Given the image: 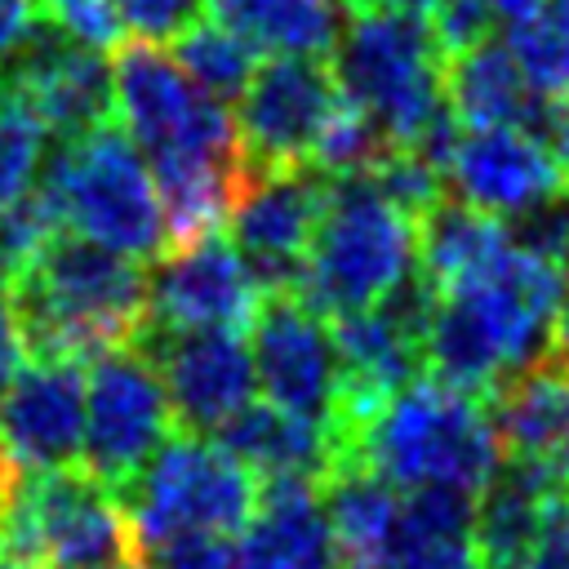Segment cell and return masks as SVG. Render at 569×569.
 Wrapping results in <instances>:
<instances>
[{
	"label": "cell",
	"mask_w": 569,
	"mask_h": 569,
	"mask_svg": "<svg viewBox=\"0 0 569 569\" xmlns=\"http://www.w3.org/2000/svg\"><path fill=\"white\" fill-rule=\"evenodd\" d=\"M40 22H44L40 0H0V67L31 40Z\"/></svg>",
	"instance_id": "d590c367"
},
{
	"label": "cell",
	"mask_w": 569,
	"mask_h": 569,
	"mask_svg": "<svg viewBox=\"0 0 569 569\" xmlns=\"http://www.w3.org/2000/svg\"><path fill=\"white\" fill-rule=\"evenodd\" d=\"M258 480L218 440L178 431L151 462L120 489V507L133 533L138 560L178 533H227L236 538L253 516Z\"/></svg>",
	"instance_id": "ba28073f"
},
{
	"label": "cell",
	"mask_w": 569,
	"mask_h": 569,
	"mask_svg": "<svg viewBox=\"0 0 569 569\" xmlns=\"http://www.w3.org/2000/svg\"><path fill=\"white\" fill-rule=\"evenodd\" d=\"M36 187L67 236L93 240L133 262L160 258L169 244L160 191L124 129L98 124L80 138H67L58 156L44 160Z\"/></svg>",
	"instance_id": "52a82bcc"
},
{
	"label": "cell",
	"mask_w": 569,
	"mask_h": 569,
	"mask_svg": "<svg viewBox=\"0 0 569 569\" xmlns=\"http://www.w3.org/2000/svg\"><path fill=\"white\" fill-rule=\"evenodd\" d=\"M169 391L173 422L191 436L218 431L253 400V356L240 329H200V333H142L138 338Z\"/></svg>",
	"instance_id": "2e32d148"
},
{
	"label": "cell",
	"mask_w": 569,
	"mask_h": 569,
	"mask_svg": "<svg viewBox=\"0 0 569 569\" xmlns=\"http://www.w3.org/2000/svg\"><path fill=\"white\" fill-rule=\"evenodd\" d=\"M9 284H13V262H9V253H4V244H0V298L9 293Z\"/></svg>",
	"instance_id": "60d3db41"
},
{
	"label": "cell",
	"mask_w": 569,
	"mask_h": 569,
	"mask_svg": "<svg viewBox=\"0 0 569 569\" xmlns=\"http://www.w3.org/2000/svg\"><path fill=\"white\" fill-rule=\"evenodd\" d=\"M0 569H13V565H9V560H0Z\"/></svg>",
	"instance_id": "7bdbcfd3"
},
{
	"label": "cell",
	"mask_w": 569,
	"mask_h": 569,
	"mask_svg": "<svg viewBox=\"0 0 569 569\" xmlns=\"http://www.w3.org/2000/svg\"><path fill=\"white\" fill-rule=\"evenodd\" d=\"M502 44L542 102H569V0H542L533 13L516 18Z\"/></svg>",
	"instance_id": "4316f807"
},
{
	"label": "cell",
	"mask_w": 569,
	"mask_h": 569,
	"mask_svg": "<svg viewBox=\"0 0 569 569\" xmlns=\"http://www.w3.org/2000/svg\"><path fill=\"white\" fill-rule=\"evenodd\" d=\"M342 462H356L387 485L453 489L476 498L502 462L489 396L462 391L440 378H413L338 436Z\"/></svg>",
	"instance_id": "7a4b0ae2"
},
{
	"label": "cell",
	"mask_w": 569,
	"mask_h": 569,
	"mask_svg": "<svg viewBox=\"0 0 569 569\" xmlns=\"http://www.w3.org/2000/svg\"><path fill=\"white\" fill-rule=\"evenodd\" d=\"M84 373L76 360H36L0 391V471L80 467Z\"/></svg>",
	"instance_id": "ac0fdd59"
},
{
	"label": "cell",
	"mask_w": 569,
	"mask_h": 569,
	"mask_svg": "<svg viewBox=\"0 0 569 569\" xmlns=\"http://www.w3.org/2000/svg\"><path fill=\"white\" fill-rule=\"evenodd\" d=\"M249 356L253 378L262 387V400L302 413L320 427H338L342 382H338V356L333 333L316 307H307L293 289L262 293L253 320H249Z\"/></svg>",
	"instance_id": "8fae6325"
},
{
	"label": "cell",
	"mask_w": 569,
	"mask_h": 569,
	"mask_svg": "<svg viewBox=\"0 0 569 569\" xmlns=\"http://www.w3.org/2000/svg\"><path fill=\"white\" fill-rule=\"evenodd\" d=\"M236 102V133L249 169H298L311 164L342 93L325 58H267Z\"/></svg>",
	"instance_id": "30bf717a"
},
{
	"label": "cell",
	"mask_w": 569,
	"mask_h": 569,
	"mask_svg": "<svg viewBox=\"0 0 569 569\" xmlns=\"http://www.w3.org/2000/svg\"><path fill=\"white\" fill-rule=\"evenodd\" d=\"M565 493H569L565 471L502 453L498 471L489 476V485L476 493L471 507V542L485 569H516Z\"/></svg>",
	"instance_id": "ffe728a7"
},
{
	"label": "cell",
	"mask_w": 569,
	"mask_h": 569,
	"mask_svg": "<svg viewBox=\"0 0 569 569\" xmlns=\"http://www.w3.org/2000/svg\"><path fill=\"white\" fill-rule=\"evenodd\" d=\"M507 231H511V240L520 249H529V253L547 258L551 267L569 271V187L556 191L551 200H542L538 209L511 218Z\"/></svg>",
	"instance_id": "4dcf8cb0"
},
{
	"label": "cell",
	"mask_w": 569,
	"mask_h": 569,
	"mask_svg": "<svg viewBox=\"0 0 569 569\" xmlns=\"http://www.w3.org/2000/svg\"><path fill=\"white\" fill-rule=\"evenodd\" d=\"M547 356H560L569 360V280L560 289V307H556V325H551V351Z\"/></svg>",
	"instance_id": "74e56055"
},
{
	"label": "cell",
	"mask_w": 569,
	"mask_h": 569,
	"mask_svg": "<svg viewBox=\"0 0 569 569\" xmlns=\"http://www.w3.org/2000/svg\"><path fill=\"white\" fill-rule=\"evenodd\" d=\"M440 182L453 191L458 204L480 209L498 222H511L569 187L556 147L542 133L507 124H458L440 160Z\"/></svg>",
	"instance_id": "5bb4252c"
},
{
	"label": "cell",
	"mask_w": 569,
	"mask_h": 569,
	"mask_svg": "<svg viewBox=\"0 0 569 569\" xmlns=\"http://www.w3.org/2000/svg\"><path fill=\"white\" fill-rule=\"evenodd\" d=\"M427 302H431V289L422 284V276H413V284H405L396 298L338 316L329 325L333 356H338V382H342L333 436H342L356 418H365L373 405H382L387 396H396L405 382L422 373Z\"/></svg>",
	"instance_id": "4fadbf2b"
},
{
	"label": "cell",
	"mask_w": 569,
	"mask_h": 569,
	"mask_svg": "<svg viewBox=\"0 0 569 569\" xmlns=\"http://www.w3.org/2000/svg\"><path fill=\"white\" fill-rule=\"evenodd\" d=\"M476 498L453 489H418L405 498L400 533L378 569H485L471 542Z\"/></svg>",
	"instance_id": "484cf974"
},
{
	"label": "cell",
	"mask_w": 569,
	"mask_h": 569,
	"mask_svg": "<svg viewBox=\"0 0 569 569\" xmlns=\"http://www.w3.org/2000/svg\"><path fill=\"white\" fill-rule=\"evenodd\" d=\"M262 302V284L244 253L222 231H204L187 244H169L147 276V329L142 333H200L244 329Z\"/></svg>",
	"instance_id": "7c38bea8"
},
{
	"label": "cell",
	"mask_w": 569,
	"mask_h": 569,
	"mask_svg": "<svg viewBox=\"0 0 569 569\" xmlns=\"http://www.w3.org/2000/svg\"><path fill=\"white\" fill-rule=\"evenodd\" d=\"M320 498H325L338 569H378L400 533V511H405L400 489L356 462H342L320 480Z\"/></svg>",
	"instance_id": "cb8c5ba5"
},
{
	"label": "cell",
	"mask_w": 569,
	"mask_h": 569,
	"mask_svg": "<svg viewBox=\"0 0 569 569\" xmlns=\"http://www.w3.org/2000/svg\"><path fill=\"white\" fill-rule=\"evenodd\" d=\"M0 560L13 569L138 565L120 493L84 467L0 471Z\"/></svg>",
	"instance_id": "8992f818"
},
{
	"label": "cell",
	"mask_w": 569,
	"mask_h": 569,
	"mask_svg": "<svg viewBox=\"0 0 569 569\" xmlns=\"http://www.w3.org/2000/svg\"><path fill=\"white\" fill-rule=\"evenodd\" d=\"M418 276V218L369 173L329 178L320 222L302 253L293 293L320 316H351L396 298Z\"/></svg>",
	"instance_id": "277c9868"
},
{
	"label": "cell",
	"mask_w": 569,
	"mask_h": 569,
	"mask_svg": "<svg viewBox=\"0 0 569 569\" xmlns=\"http://www.w3.org/2000/svg\"><path fill=\"white\" fill-rule=\"evenodd\" d=\"M551 147H556V156H560V169H565V182H569V102L560 107V116H556V129H551Z\"/></svg>",
	"instance_id": "f35d334b"
},
{
	"label": "cell",
	"mask_w": 569,
	"mask_h": 569,
	"mask_svg": "<svg viewBox=\"0 0 569 569\" xmlns=\"http://www.w3.org/2000/svg\"><path fill=\"white\" fill-rule=\"evenodd\" d=\"M329 53L338 93L373 124L387 151L418 147L445 116V49L427 18L351 0Z\"/></svg>",
	"instance_id": "5b68a950"
},
{
	"label": "cell",
	"mask_w": 569,
	"mask_h": 569,
	"mask_svg": "<svg viewBox=\"0 0 569 569\" xmlns=\"http://www.w3.org/2000/svg\"><path fill=\"white\" fill-rule=\"evenodd\" d=\"M565 271L516 240L480 271L436 289L422 325V369L476 396H493L507 378L551 351Z\"/></svg>",
	"instance_id": "6da1fadb"
},
{
	"label": "cell",
	"mask_w": 569,
	"mask_h": 569,
	"mask_svg": "<svg viewBox=\"0 0 569 569\" xmlns=\"http://www.w3.org/2000/svg\"><path fill=\"white\" fill-rule=\"evenodd\" d=\"M27 347L40 360H93L147 329V271L93 240L58 231L9 284Z\"/></svg>",
	"instance_id": "3957f363"
},
{
	"label": "cell",
	"mask_w": 569,
	"mask_h": 569,
	"mask_svg": "<svg viewBox=\"0 0 569 569\" xmlns=\"http://www.w3.org/2000/svg\"><path fill=\"white\" fill-rule=\"evenodd\" d=\"M369 4H387V9H400V13H413V18H431L440 0H369Z\"/></svg>",
	"instance_id": "ab89813d"
},
{
	"label": "cell",
	"mask_w": 569,
	"mask_h": 569,
	"mask_svg": "<svg viewBox=\"0 0 569 569\" xmlns=\"http://www.w3.org/2000/svg\"><path fill=\"white\" fill-rule=\"evenodd\" d=\"M27 356H31V347H27L22 320H18V311H13L9 293H4L0 298V391L18 378V369L27 365Z\"/></svg>",
	"instance_id": "8d00e7d4"
},
{
	"label": "cell",
	"mask_w": 569,
	"mask_h": 569,
	"mask_svg": "<svg viewBox=\"0 0 569 569\" xmlns=\"http://www.w3.org/2000/svg\"><path fill=\"white\" fill-rule=\"evenodd\" d=\"M516 569H569V493L556 502V511L547 516L538 542L529 547V556Z\"/></svg>",
	"instance_id": "e575fe53"
},
{
	"label": "cell",
	"mask_w": 569,
	"mask_h": 569,
	"mask_svg": "<svg viewBox=\"0 0 569 569\" xmlns=\"http://www.w3.org/2000/svg\"><path fill=\"white\" fill-rule=\"evenodd\" d=\"M538 4L542 0H440L427 22L436 31V44L449 58V53L476 44V40H489L493 27H511L516 18L533 13Z\"/></svg>",
	"instance_id": "f546056e"
},
{
	"label": "cell",
	"mask_w": 569,
	"mask_h": 569,
	"mask_svg": "<svg viewBox=\"0 0 569 569\" xmlns=\"http://www.w3.org/2000/svg\"><path fill=\"white\" fill-rule=\"evenodd\" d=\"M84 569H129V565H84Z\"/></svg>",
	"instance_id": "b9f144b4"
},
{
	"label": "cell",
	"mask_w": 569,
	"mask_h": 569,
	"mask_svg": "<svg viewBox=\"0 0 569 569\" xmlns=\"http://www.w3.org/2000/svg\"><path fill=\"white\" fill-rule=\"evenodd\" d=\"M507 458L542 462L569 476V360L542 356L489 396Z\"/></svg>",
	"instance_id": "603a6c76"
},
{
	"label": "cell",
	"mask_w": 569,
	"mask_h": 569,
	"mask_svg": "<svg viewBox=\"0 0 569 569\" xmlns=\"http://www.w3.org/2000/svg\"><path fill=\"white\" fill-rule=\"evenodd\" d=\"M325 191H329V178L316 173L311 164L244 173L227 209V222H231V244L253 267L262 293L293 289L302 253L325 209Z\"/></svg>",
	"instance_id": "9a60e30c"
},
{
	"label": "cell",
	"mask_w": 569,
	"mask_h": 569,
	"mask_svg": "<svg viewBox=\"0 0 569 569\" xmlns=\"http://www.w3.org/2000/svg\"><path fill=\"white\" fill-rule=\"evenodd\" d=\"M40 13L49 27L89 49H111L120 40V18L111 0H40Z\"/></svg>",
	"instance_id": "1f68e13d"
},
{
	"label": "cell",
	"mask_w": 569,
	"mask_h": 569,
	"mask_svg": "<svg viewBox=\"0 0 569 569\" xmlns=\"http://www.w3.org/2000/svg\"><path fill=\"white\" fill-rule=\"evenodd\" d=\"M236 569H338L316 480L258 485L253 516L236 533Z\"/></svg>",
	"instance_id": "d6986e66"
},
{
	"label": "cell",
	"mask_w": 569,
	"mask_h": 569,
	"mask_svg": "<svg viewBox=\"0 0 569 569\" xmlns=\"http://www.w3.org/2000/svg\"><path fill=\"white\" fill-rule=\"evenodd\" d=\"M169 391L142 342L102 351L89 360L84 378V445L80 467L93 471L116 493L151 462V453L173 436Z\"/></svg>",
	"instance_id": "9c48e42d"
},
{
	"label": "cell",
	"mask_w": 569,
	"mask_h": 569,
	"mask_svg": "<svg viewBox=\"0 0 569 569\" xmlns=\"http://www.w3.org/2000/svg\"><path fill=\"white\" fill-rule=\"evenodd\" d=\"M342 4H351V0H342Z\"/></svg>",
	"instance_id": "ee69618b"
},
{
	"label": "cell",
	"mask_w": 569,
	"mask_h": 569,
	"mask_svg": "<svg viewBox=\"0 0 569 569\" xmlns=\"http://www.w3.org/2000/svg\"><path fill=\"white\" fill-rule=\"evenodd\" d=\"M0 84L13 89L49 133L80 138L111 116V62L58 27L40 22L31 40L0 67Z\"/></svg>",
	"instance_id": "e0dca14e"
},
{
	"label": "cell",
	"mask_w": 569,
	"mask_h": 569,
	"mask_svg": "<svg viewBox=\"0 0 569 569\" xmlns=\"http://www.w3.org/2000/svg\"><path fill=\"white\" fill-rule=\"evenodd\" d=\"M173 58H178V67L209 93V98H218V102H231V98H240V89L249 84V76H253V67H258V53L236 36V31H227L222 22H213V18H196V22H187L178 36H173V49H169Z\"/></svg>",
	"instance_id": "83f0119b"
},
{
	"label": "cell",
	"mask_w": 569,
	"mask_h": 569,
	"mask_svg": "<svg viewBox=\"0 0 569 569\" xmlns=\"http://www.w3.org/2000/svg\"><path fill=\"white\" fill-rule=\"evenodd\" d=\"M151 569H236V538L227 533H178L151 547Z\"/></svg>",
	"instance_id": "836d02e7"
},
{
	"label": "cell",
	"mask_w": 569,
	"mask_h": 569,
	"mask_svg": "<svg viewBox=\"0 0 569 569\" xmlns=\"http://www.w3.org/2000/svg\"><path fill=\"white\" fill-rule=\"evenodd\" d=\"M342 0H204V18L271 58H325L342 31Z\"/></svg>",
	"instance_id": "d4e9b609"
},
{
	"label": "cell",
	"mask_w": 569,
	"mask_h": 569,
	"mask_svg": "<svg viewBox=\"0 0 569 569\" xmlns=\"http://www.w3.org/2000/svg\"><path fill=\"white\" fill-rule=\"evenodd\" d=\"M44 147L49 129L40 124V116L13 89L0 84V213L18 204L27 191H36L49 160Z\"/></svg>",
	"instance_id": "f1b7e54d"
},
{
	"label": "cell",
	"mask_w": 569,
	"mask_h": 569,
	"mask_svg": "<svg viewBox=\"0 0 569 569\" xmlns=\"http://www.w3.org/2000/svg\"><path fill=\"white\" fill-rule=\"evenodd\" d=\"M120 31H133L138 40H173L187 22H196L204 13V0H111Z\"/></svg>",
	"instance_id": "d6a6232c"
},
{
	"label": "cell",
	"mask_w": 569,
	"mask_h": 569,
	"mask_svg": "<svg viewBox=\"0 0 569 569\" xmlns=\"http://www.w3.org/2000/svg\"><path fill=\"white\" fill-rule=\"evenodd\" d=\"M218 445L253 471L258 485L267 480H325L342 467L338 436L302 413H289L271 400H249L231 422L218 427Z\"/></svg>",
	"instance_id": "7402d4cb"
},
{
	"label": "cell",
	"mask_w": 569,
	"mask_h": 569,
	"mask_svg": "<svg viewBox=\"0 0 569 569\" xmlns=\"http://www.w3.org/2000/svg\"><path fill=\"white\" fill-rule=\"evenodd\" d=\"M445 107L467 129L507 124V129H529L542 138H551L556 116H560V107L542 102L525 84L516 58L493 36L445 58Z\"/></svg>",
	"instance_id": "44dd1931"
}]
</instances>
